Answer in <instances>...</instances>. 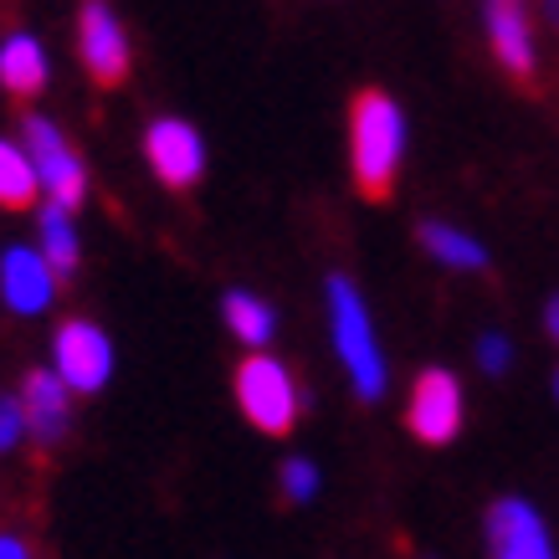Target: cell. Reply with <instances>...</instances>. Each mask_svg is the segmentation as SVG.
<instances>
[{"label": "cell", "mask_w": 559, "mask_h": 559, "mask_svg": "<svg viewBox=\"0 0 559 559\" xmlns=\"http://www.w3.org/2000/svg\"><path fill=\"white\" fill-rule=\"evenodd\" d=\"M406 114L380 87H359L349 103V170L365 201H390L406 159Z\"/></svg>", "instance_id": "6da1fadb"}, {"label": "cell", "mask_w": 559, "mask_h": 559, "mask_svg": "<svg viewBox=\"0 0 559 559\" xmlns=\"http://www.w3.org/2000/svg\"><path fill=\"white\" fill-rule=\"evenodd\" d=\"M323 304H329V340H334V355H340L344 374L365 406H374L385 395L390 374H385V355H380V340H374V319L359 288L344 277V272H329L323 283Z\"/></svg>", "instance_id": "7a4b0ae2"}, {"label": "cell", "mask_w": 559, "mask_h": 559, "mask_svg": "<svg viewBox=\"0 0 559 559\" xmlns=\"http://www.w3.org/2000/svg\"><path fill=\"white\" fill-rule=\"evenodd\" d=\"M241 416L262 431V437H288L298 416H304V395L293 385V370L272 355H247L231 374Z\"/></svg>", "instance_id": "3957f363"}, {"label": "cell", "mask_w": 559, "mask_h": 559, "mask_svg": "<svg viewBox=\"0 0 559 559\" xmlns=\"http://www.w3.org/2000/svg\"><path fill=\"white\" fill-rule=\"evenodd\" d=\"M21 150L32 154L36 180H41V190H47L51 205L78 211V205L87 201V165H83V154L72 150L68 134H62L51 119L26 114V119H21Z\"/></svg>", "instance_id": "277c9868"}, {"label": "cell", "mask_w": 559, "mask_h": 559, "mask_svg": "<svg viewBox=\"0 0 559 559\" xmlns=\"http://www.w3.org/2000/svg\"><path fill=\"white\" fill-rule=\"evenodd\" d=\"M51 374L68 395H98L114 374V340L93 319H68L51 334Z\"/></svg>", "instance_id": "5b68a950"}, {"label": "cell", "mask_w": 559, "mask_h": 559, "mask_svg": "<svg viewBox=\"0 0 559 559\" xmlns=\"http://www.w3.org/2000/svg\"><path fill=\"white\" fill-rule=\"evenodd\" d=\"M78 57H83L87 78L98 87H119L129 78L134 47H129V32H123L119 11L108 0H83L78 5Z\"/></svg>", "instance_id": "8992f818"}, {"label": "cell", "mask_w": 559, "mask_h": 559, "mask_svg": "<svg viewBox=\"0 0 559 559\" xmlns=\"http://www.w3.org/2000/svg\"><path fill=\"white\" fill-rule=\"evenodd\" d=\"M462 416H467V406H462V380L457 374L441 370V365H431V370L416 374L411 401H406V431L411 437L426 441V447H447V441H457Z\"/></svg>", "instance_id": "52a82bcc"}, {"label": "cell", "mask_w": 559, "mask_h": 559, "mask_svg": "<svg viewBox=\"0 0 559 559\" xmlns=\"http://www.w3.org/2000/svg\"><path fill=\"white\" fill-rule=\"evenodd\" d=\"M144 159H150L154 180L165 190H195L205 175V139L195 123L175 119V114H159L144 129Z\"/></svg>", "instance_id": "ba28073f"}, {"label": "cell", "mask_w": 559, "mask_h": 559, "mask_svg": "<svg viewBox=\"0 0 559 559\" xmlns=\"http://www.w3.org/2000/svg\"><path fill=\"white\" fill-rule=\"evenodd\" d=\"M0 304L21 319H36L57 304V272L47 267V257L36 247H5L0 252Z\"/></svg>", "instance_id": "9c48e42d"}, {"label": "cell", "mask_w": 559, "mask_h": 559, "mask_svg": "<svg viewBox=\"0 0 559 559\" xmlns=\"http://www.w3.org/2000/svg\"><path fill=\"white\" fill-rule=\"evenodd\" d=\"M483 21H488V47L503 62V72L513 83H534L539 51L528 32V0H483Z\"/></svg>", "instance_id": "30bf717a"}, {"label": "cell", "mask_w": 559, "mask_h": 559, "mask_svg": "<svg viewBox=\"0 0 559 559\" xmlns=\"http://www.w3.org/2000/svg\"><path fill=\"white\" fill-rule=\"evenodd\" d=\"M488 555L492 559H555L549 528L524 498H498L488 509Z\"/></svg>", "instance_id": "8fae6325"}, {"label": "cell", "mask_w": 559, "mask_h": 559, "mask_svg": "<svg viewBox=\"0 0 559 559\" xmlns=\"http://www.w3.org/2000/svg\"><path fill=\"white\" fill-rule=\"evenodd\" d=\"M16 401H21V416H26V431H32V441L41 447V452L68 437L72 395H68V385H62L51 370H26Z\"/></svg>", "instance_id": "7c38bea8"}, {"label": "cell", "mask_w": 559, "mask_h": 559, "mask_svg": "<svg viewBox=\"0 0 559 559\" xmlns=\"http://www.w3.org/2000/svg\"><path fill=\"white\" fill-rule=\"evenodd\" d=\"M51 78V62H47V47L36 41L32 32H11L0 41V87L11 93V98L32 103Z\"/></svg>", "instance_id": "4fadbf2b"}, {"label": "cell", "mask_w": 559, "mask_h": 559, "mask_svg": "<svg viewBox=\"0 0 559 559\" xmlns=\"http://www.w3.org/2000/svg\"><path fill=\"white\" fill-rule=\"evenodd\" d=\"M221 319H226V329L247 344V355H267L272 334H277V313H272V304H262L257 293L231 288L226 298H221Z\"/></svg>", "instance_id": "5bb4252c"}, {"label": "cell", "mask_w": 559, "mask_h": 559, "mask_svg": "<svg viewBox=\"0 0 559 559\" xmlns=\"http://www.w3.org/2000/svg\"><path fill=\"white\" fill-rule=\"evenodd\" d=\"M416 237H421V247L437 257L441 267L488 272V247H483L477 237H467V231H457V226H447V221H421V226H416Z\"/></svg>", "instance_id": "9a60e30c"}, {"label": "cell", "mask_w": 559, "mask_h": 559, "mask_svg": "<svg viewBox=\"0 0 559 559\" xmlns=\"http://www.w3.org/2000/svg\"><path fill=\"white\" fill-rule=\"evenodd\" d=\"M36 231H41V247L36 252L47 257V267L57 277H72L78 262H83V241H78V226H72V211L62 205H41V216H36Z\"/></svg>", "instance_id": "2e32d148"}, {"label": "cell", "mask_w": 559, "mask_h": 559, "mask_svg": "<svg viewBox=\"0 0 559 559\" xmlns=\"http://www.w3.org/2000/svg\"><path fill=\"white\" fill-rule=\"evenodd\" d=\"M36 195H41V180H36L32 154L0 139V211H32Z\"/></svg>", "instance_id": "e0dca14e"}, {"label": "cell", "mask_w": 559, "mask_h": 559, "mask_svg": "<svg viewBox=\"0 0 559 559\" xmlns=\"http://www.w3.org/2000/svg\"><path fill=\"white\" fill-rule=\"evenodd\" d=\"M277 483H283V503H308V498L319 492V467L308 457H288L283 473H277Z\"/></svg>", "instance_id": "ac0fdd59"}, {"label": "cell", "mask_w": 559, "mask_h": 559, "mask_svg": "<svg viewBox=\"0 0 559 559\" xmlns=\"http://www.w3.org/2000/svg\"><path fill=\"white\" fill-rule=\"evenodd\" d=\"M477 365L488 374H503L513 365V344L503 340V334H483V340H477Z\"/></svg>", "instance_id": "d6986e66"}, {"label": "cell", "mask_w": 559, "mask_h": 559, "mask_svg": "<svg viewBox=\"0 0 559 559\" xmlns=\"http://www.w3.org/2000/svg\"><path fill=\"white\" fill-rule=\"evenodd\" d=\"M21 437H26V416H21V401H16V395H5V401H0V452H11Z\"/></svg>", "instance_id": "ffe728a7"}, {"label": "cell", "mask_w": 559, "mask_h": 559, "mask_svg": "<svg viewBox=\"0 0 559 559\" xmlns=\"http://www.w3.org/2000/svg\"><path fill=\"white\" fill-rule=\"evenodd\" d=\"M0 559H32V549H26L16 534H0Z\"/></svg>", "instance_id": "44dd1931"}, {"label": "cell", "mask_w": 559, "mask_h": 559, "mask_svg": "<svg viewBox=\"0 0 559 559\" xmlns=\"http://www.w3.org/2000/svg\"><path fill=\"white\" fill-rule=\"evenodd\" d=\"M544 329H549V340L559 344V293L549 298V304H544Z\"/></svg>", "instance_id": "7402d4cb"}, {"label": "cell", "mask_w": 559, "mask_h": 559, "mask_svg": "<svg viewBox=\"0 0 559 559\" xmlns=\"http://www.w3.org/2000/svg\"><path fill=\"white\" fill-rule=\"evenodd\" d=\"M544 16H549V26H559V0H544Z\"/></svg>", "instance_id": "603a6c76"}, {"label": "cell", "mask_w": 559, "mask_h": 559, "mask_svg": "<svg viewBox=\"0 0 559 559\" xmlns=\"http://www.w3.org/2000/svg\"><path fill=\"white\" fill-rule=\"evenodd\" d=\"M555 395H559V374H555Z\"/></svg>", "instance_id": "cb8c5ba5"}]
</instances>
